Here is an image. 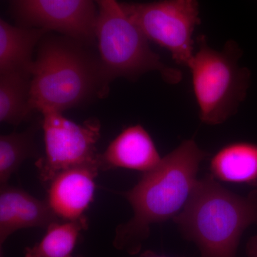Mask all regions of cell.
Segmentation results:
<instances>
[{
    "label": "cell",
    "mask_w": 257,
    "mask_h": 257,
    "mask_svg": "<svg viewBox=\"0 0 257 257\" xmlns=\"http://www.w3.org/2000/svg\"><path fill=\"white\" fill-rule=\"evenodd\" d=\"M42 114L45 153L35 163L42 182L50 183L67 169L99 162L96 148L100 138L99 120L89 119L77 124L62 113L48 111Z\"/></svg>",
    "instance_id": "7"
},
{
    "label": "cell",
    "mask_w": 257,
    "mask_h": 257,
    "mask_svg": "<svg viewBox=\"0 0 257 257\" xmlns=\"http://www.w3.org/2000/svg\"><path fill=\"white\" fill-rule=\"evenodd\" d=\"M32 74L14 72L0 73V121L18 126L31 116L30 105Z\"/></svg>",
    "instance_id": "14"
},
{
    "label": "cell",
    "mask_w": 257,
    "mask_h": 257,
    "mask_svg": "<svg viewBox=\"0 0 257 257\" xmlns=\"http://www.w3.org/2000/svg\"><path fill=\"white\" fill-rule=\"evenodd\" d=\"M246 251L248 257H257V234L248 239L246 243Z\"/></svg>",
    "instance_id": "17"
},
{
    "label": "cell",
    "mask_w": 257,
    "mask_h": 257,
    "mask_svg": "<svg viewBox=\"0 0 257 257\" xmlns=\"http://www.w3.org/2000/svg\"><path fill=\"white\" fill-rule=\"evenodd\" d=\"M172 221L202 257H236L245 230L257 224V189L239 195L206 175Z\"/></svg>",
    "instance_id": "3"
},
{
    "label": "cell",
    "mask_w": 257,
    "mask_h": 257,
    "mask_svg": "<svg viewBox=\"0 0 257 257\" xmlns=\"http://www.w3.org/2000/svg\"><path fill=\"white\" fill-rule=\"evenodd\" d=\"M84 42L69 37H48L39 43L30 82L32 111L62 113L105 97L106 84L99 57Z\"/></svg>",
    "instance_id": "2"
},
{
    "label": "cell",
    "mask_w": 257,
    "mask_h": 257,
    "mask_svg": "<svg viewBox=\"0 0 257 257\" xmlns=\"http://www.w3.org/2000/svg\"><path fill=\"white\" fill-rule=\"evenodd\" d=\"M69 257H73V256H69Z\"/></svg>",
    "instance_id": "20"
},
{
    "label": "cell",
    "mask_w": 257,
    "mask_h": 257,
    "mask_svg": "<svg viewBox=\"0 0 257 257\" xmlns=\"http://www.w3.org/2000/svg\"><path fill=\"white\" fill-rule=\"evenodd\" d=\"M197 42L199 50L188 67L199 117L204 124H223L237 112L246 96L249 72L239 66L241 52L236 42L229 40L222 50H216L204 35Z\"/></svg>",
    "instance_id": "5"
},
{
    "label": "cell",
    "mask_w": 257,
    "mask_h": 257,
    "mask_svg": "<svg viewBox=\"0 0 257 257\" xmlns=\"http://www.w3.org/2000/svg\"><path fill=\"white\" fill-rule=\"evenodd\" d=\"M95 2L98 57L108 86L116 78L136 80L152 71L160 72L168 84L182 81V72L162 62L150 48L147 37L124 13L121 3L117 0Z\"/></svg>",
    "instance_id": "4"
},
{
    "label": "cell",
    "mask_w": 257,
    "mask_h": 257,
    "mask_svg": "<svg viewBox=\"0 0 257 257\" xmlns=\"http://www.w3.org/2000/svg\"><path fill=\"white\" fill-rule=\"evenodd\" d=\"M36 128L30 127L22 133L0 137V184H8L11 176L24 161L37 156L35 144Z\"/></svg>",
    "instance_id": "16"
},
{
    "label": "cell",
    "mask_w": 257,
    "mask_h": 257,
    "mask_svg": "<svg viewBox=\"0 0 257 257\" xmlns=\"http://www.w3.org/2000/svg\"><path fill=\"white\" fill-rule=\"evenodd\" d=\"M141 257H168L165 256H160V255L157 254V253H154L153 251H145L142 254Z\"/></svg>",
    "instance_id": "18"
},
{
    "label": "cell",
    "mask_w": 257,
    "mask_h": 257,
    "mask_svg": "<svg viewBox=\"0 0 257 257\" xmlns=\"http://www.w3.org/2000/svg\"><path fill=\"white\" fill-rule=\"evenodd\" d=\"M13 5L27 27L60 32L86 44L96 40L95 0H14Z\"/></svg>",
    "instance_id": "8"
},
{
    "label": "cell",
    "mask_w": 257,
    "mask_h": 257,
    "mask_svg": "<svg viewBox=\"0 0 257 257\" xmlns=\"http://www.w3.org/2000/svg\"><path fill=\"white\" fill-rule=\"evenodd\" d=\"M120 3L149 41L170 51L176 63L188 67L194 55L193 33L201 24L198 0Z\"/></svg>",
    "instance_id": "6"
},
{
    "label": "cell",
    "mask_w": 257,
    "mask_h": 257,
    "mask_svg": "<svg viewBox=\"0 0 257 257\" xmlns=\"http://www.w3.org/2000/svg\"><path fill=\"white\" fill-rule=\"evenodd\" d=\"M88 229L85 216L76 220L55 221L47 228L39 242L25 250V257H69L78 241L81 231Z\"/></svg>",
    "instance_id": "15"
},
{
    "label": "cell",
    "mask_w": 257,
    "mask_h": 257,
    "mask_svg": "<svg viewBox=\"0 0 257 257\" xmlns=\"http://www.w3.org/2000/svg\"><path fill=\"white\" fill-rule=\"evenodd\" d=\"M207 156L193 139L184 140L153 170L143 173L133 188L123 192L134 214L116 228L114 247L138 254L150 236L152 225L178 215L188 202L199 180V167Z\"/></svg>",
    "instance_id": "1"
},
{
    "label": "cell",
    "mask_w": 257,
    "mask_h": 257,
    "mask_svg": "<svg viewBox=\"0 0 257 257\" xmlns=\"http://www.w3.org/2000/svg\"><path fill=\"white\" fill-rule=\"evenodd\" d=\"M43 29L16 27L0 20V73L19 72L32 74L34 50L45 34Z\"/></svg>",
    "instance_id": "12"
},
{
    "label": "cell",
    "mask_w": 257,
    "mask_h": 257,
    "mask_svg": "<svg viewBox=\"0 0 257 257\" xmlns=\"http://www.w3.org/2000/svg\"><path fill=\"white\" fill-rule=\"evenodd\" d=\"M209 170L219 182L257 187V145L238 142L226 145L211 157Z\"/></svg>",
    "instance_id": "13"
},
{
    "label": "cell",
    "mask_w": 257,
    "mask_h": 257,
    "mask_svg": "<svg viewBox=\"0 0 257 257\" xmlns=\"http://www.w3.org/2000/svg\"><path fill=\"white\" fill-rule=\"evenodd\" d=\"M0 257H5L4 254H3V249H2V248L1 250H0Z\"/></svg>",
    "instance_id": "19"
},
{
    "label": "cell",
    "mask_w": 257,
    "mask_h": 257,
    "mask_svg": "<svg viewBox=\"0 0 257 257\" xmlns=\"http://www.w3.org/2000/svg\"><path fill=\"white\" fill-rule=\"evenodd\" d=\"M47 200L33 197L23 189L1 186L0 191V245L15 231L28 228L47 229L60 221Z\"/></svg>",
    "instance_id": "10"
},
{
    "label": "cell",
    "mask_w": 257,
    "mask_h": 257,
    "mask_svg": "<svg viewBox=\"0 0 257 257\" xmlns=\"http://www.w3.org/2000/svg\"><path fill=\"white\" fill-rule=\"evenodd\" d=\"M162 159L148 132L142 125H133L122 130L99 155V169L123 168L146 173Z\"/></svg>",
    "instance_id": "11"
},
{
    "label": "cell",
    "mask_w": 257,
    "mask_h": 257,
    "mask_svg": "<svg viewBox=\"0 0 257 257\" xmlns=\"http://www.w3.org/2000/svg\"><path fill=\"white\" fill-rule=\"evenodd\" d=\"M99 162L72 167L61 172L49 183V205L61 220H76L94 199Z\"/></svg>",
    "instance_id": "9"
}]
</instances>
